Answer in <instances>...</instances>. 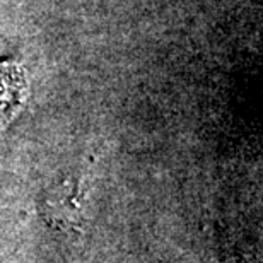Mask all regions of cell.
<instances>
[{"label":"cell","instance_id":"1","mask_svg":"<svg viewBox=\"0 0 263 263\" xmlns=\"http://www.w3.org/2000/svg\"><path fill=\"white\" fill-rule=\"evenodd\" d=\"M28 94L26 72L17 64H4L0 67V130L21 111Z\"/></svg>","mask_w":263,"mask_h":263}]
</instances>
